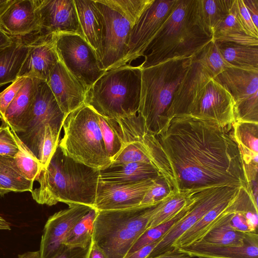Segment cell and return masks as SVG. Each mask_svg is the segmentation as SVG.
<instances>
[{
	"label": "cell",
	"instance_id": "obj_1",
	"mask_svg": "<svg viewBox=\"0 0 258 258\" xmlns=\"http://www.w3.org/2000/svg\"><path fill=\"white\" fill-rule=\"evenodd\" d=\"M226 131L214 122L187 115L173 117L156 136L177 190L249 187L238 145Z\"/></svg>",
	"mask_w": 258,
	"mask_h": 258
},
{
	"label": "cell",
	"instance_id": "obj_2",
	"mask_svg": "<svg viewBox=\"0 0 258 258\" xmlns=\"http://www.w3.org/2000/svg\"><path fill=\"white\" fill-rule=\"evenodd\" d=\"M100 172L66 155L58 146L35 180L39 185L31 191L32 198L49 206L61 202L94 208Z\"/></svg>",
	"mask_w": 258,
	"mask_h": 258
},
{
	"label": "cell",
	"instance_id": "obj_3",
	"mask_svg": "<svg viewBox=\"0 0 258 258\" xmlns=\"http://www.w3.org/2000/svg\"><path fill=\"white\" fill-rule=\"evenodd\" d=\"M195 0H177L171 14L147 47L142 69L164 61L190 58L213 40L196 22Z\"/></svg>",
	"mask_w": 258,
	"mask_h": 258
},
{
	"label": "cell",
	"instance_id": "obj_4",
	"mask_svg": "<svg viewBox=\"0 0 258 258\" xmlns=\"http://www.w3.org/2000/svg\"><path fill=\"white\" fill-rule=\"evenodd\" d=\"M193 57L174 58L142 69L137 113L151 134L158 135L168 125L167 110Z\"/></svg>",
	"mask_w": 258,
	"mask_h": 258
},
{
	"label": "cell",
	"instance_id": "obj_5",
	"mask_svg": "<svg viewBox=\"0 0 258 258\" xmlns=\"http://www.w3.org/2000/svg\"><path fill=\"white\" fill-rule=\"evenodd\" d=\"M142 71L140 66L125 65L106 71L87 90L85 104L108 118L137 113Z\"/></svg>",
	"mask_w": 258,
	"mask_h": 258
},
{
	"label": "cell",
	"instance_id": "obj_6",
	"mask_svg": "<svg viewBox=\"0 0 258 258\" xmlns=\"http://www.w3.org/2000/svg\"><path fill=\"white\" fill-rule=\"evenodd\" d=\"M158 205L98 211L94 221L93 241L106 258L125 257L135 241L147 229Z\"/></svg>",
	"mask_w": 258,
	"mask_h": 258
},
{
	"label": "cell",
	"instance_id": "obj_7",
	"mask_svg": "<svg viewBox=\"0 0 258 258\" xmlns=\"http://www.w3.org/2000/svg\"><path fill=\"white\" fill-rule=\"evenodd\" d=\"M63 136L58 146L75 161L100 171L111 163L104 146L98 114L83 104L69 113L63 122Z\"/></svg>",
	"mask_w": 258,
	"mask_h": 258
},
{
	"label": "cell",
	"instance_id": "obj_8",
	"mask_svg": "<svg viewBox=\"0 0 258 258\" xmlns=\"http://www.w3.org/2000/svg\"><path fill=\"white\" fill-rule=\"evenodd\" d=\"M65 117L46 81L38 79L33 103L15 133L37 157L45 126L60 133Z\"/></svg>",
	"mask_w": 258,
	"mask_h": 258
},
{
	"label": "cell",
	"instance_id": "obj_9",
	"mask_svg": "<svg viewBox=\"0 0 258 258\" xmlns=\"http://www.w3.org/2000/svg\"><path fill=\"white\" fill-rule=\"evenodd\" d=\"M35 1L37 30L16 40L29 46L51 41L60 34H78L84 38L74 0Z\"/></svg>",
	"mask_w": 258,
	"mask_h": 258
},
{
	"label": "cell",
	"instance_id": "obj_10",
	"mask_svg": "<svg viewBox=\"0 0 258 258\" xmlns=\"http://www.w3.org/2000/svg\"><path fill=\"white\" fill-rule=\"evenodd\" d=\"M54 44L59 61L87 91L106 72L95 50L81 36L58 34Z\"/></svg>",
	"mask_w": 258,
	"mask_h": 258
},
{
	"label": "cell",
	"instance_id": "obj_11",
	"mask_svg": "<svg viewBox=\"0 0 258 258\" xmlns=\"http://www.w3.org/2000/svg\"><path fill=\"white\" fill-rule=\"evenodd\" d=\"M106 118L124 144L136 142L140 145L170 189L176 190L175 179L169 162L156 136L147 131L140 115L137 113L116 119Z\"/></svg>",
	"mask_w": 258,
	"mask_h": 258
},
{
	"label": "cell",
	"instance_id": "obj_12",
	"mask_svg": "<svg viewBox=\"0 0 258 258\" xmlns=\"http://www.w3.org/2000/svg\"><path fill=\"white\" fill-rule=\"evenodd\" d=\"M104 20L99 60L105 71L120 67L133 25L119 13L95 0Z\"/></svg>",
	"mask_w": 258,
	"mask_h": 258
},
{
	"label": "cell",
	"instance_id": "obj_13",
	"mask_svg": "<svg viewBox=\"0 0 258 258\" xmlns=\"http://www.w3.org/2000/svg\"><path fill=\"white\" fill-rule=\"evenodd\" d=\"M238 189V188L221 186L201 191L195 203L186 214L168 230L147 258L172 250V244L180 236L192 227L213 208L233 198Z\"/></svg>",
	"mask_w": 258,
	"mask_h": 258
},
{
	"label": "cell",
	"instance_id": "obj_14",
	"mask_svg": "<svg viewBox=\"0 0 258 258\" xmlns=\"http://www.w3.org/2000/svg\"><path fill=\"white\" fill-rule=\"evenodd\" d=\"M177 0H154L131 31L125 55L120 66L143 56L162 25L173 10Z\"/></svg>",
	"mask_w": 258,
	"mask_h": 258
},
{
	"label": "cell",
	"instance_id": "obj_15",
	"mask_svg": "<svg viewBox=\"0 0 258 258\" xmlns=\"http://www.w3.org/2000/svg\"><path fill=\"white\" fill-rule=\"evenodd\" d=\"M190 115L214 122L228 131L236 121L234 99L224 88L212 79Z\"/></svg>",
	"mask_w": 258,
	"mask_h": 258
},
{
	"label": "cell",
	"instance_id": "obj_16",
	"mask_svg": "<svg viewBox=\"0 0 258 258\" xmlns=\"http://www.w3.org/2000/svg\"><path fill=\"white\" fill-rule=\"evenodd\" d=\"M212 79L207 70L194 57L167 110L166 116L169 122L175 116L191 114L205 87Z\"/></svg>",
	"mask_w": 258,
	"mask_h": 258
},
{
	"label": "cell",
	"instance_id": "obj_17",
	"mask_svg": "<svg viewBox=\"0 0 258 258\" xmlns=\"http://www.w3.org/2000/svg\"><path fill=\"white\" fill-rule=\"evenodd\" d=\"M157 178L131 183H106L99 181L94 208L98 211H106L139 206L145 195L153 185Z\"/></svg>",
	"mask_w": 258,
	"mask_h": 258
},
{
	"label": "cell",
	"instance_id": "obj_18",
	"mask_svg": "<svg viewBox=\"0 0 258 258\" xmlns=\"http://www.w3.org/2000/svg\"><path fill=\"white\" fill-rule=\"evenodd\" d=\"M92 208L86 205H74L50 216L41 237V258H51L75 225Z\"/></svg>",
	"mask_w": 258,
	"mask_h": 258
},
{
	"label": "cell",
	"instance_id": "obj_19",
	"mask_svg": "<svg viewBox=\"0 0 258 258\" xmlns=\"http://www.w3.org/2000/svg\"><path fill=\"white\" fill-rule=\"evenodd\" d=\"M46 82L66 116L85 104L87 90L58 61Z\"/></svg>",
	"mask_w": 258,
	"mask_h": 258
},
{
	"label": "cell",
	"instance_id": "obj_20",
	"mask_svg": "<svg viewBox=\"0 0 258 258\" xmlns=\"http://www.w3.org/2000/svg\"><path fill=\"white\" fill-rule=\"evenodd\" d=\"M35 0H15L0 16V29L13 39H19L38 28Z\"/></svg>",
	"mask_w": 258,
	"mask_h": 258
},
{
	"label": "cell",
	"instance_id": "obj_21",
	"mask_svg": "<svg viewBox=\"0 0 258 258\" xmlns=\"http://www.w3.org/2000/svg\"><path fill=\"white\" fill-rule=\"evenodd\" d=\"M177 249L190 257L258 258V235L257 232L247 233L241 245H216L198 240Z\"/></svg>",
	"mask_w": 258,
	"mask_h": 258
},
{
	"label": "cell",
	"instance_id": "obj_22",
	"mask_svg": "<svg viewBox=\"0 0 258 258\" xmlns=\"http://www.w3.org/2000/svg\"><path fill=\"white\" fill-rule=\"evenodd\" d=\"M55 37L49 41L29 45L18 77L46 81L53 68L59 61L55 47Z\"/></svg>",
	"mask_w": 258,
	"mask_h": 258
},
{
	"label": "cell",
	"instance_id": "obj_23",
	"mask_svg": "<svg viewBox=\"0 0 258 258\" xmlns=\"http://www.w3.org/2000/svg\"><path fill=\"white\" fill-rule=\"evenodd\" d=\"M231 133L238 145L246 173L258 171V123L235 121Z\"/></svg>",
	"mask_w": 258,
	"mask_h": 258
},
{
	"label": "cell",
	"instance_id": "obj_24",
	"mask_svg": "<svg viewBox=\"0 0 258 258\" xmlns=\"http://www.w3.org/2000/svg\"><path fill=\"white\" fill-rule=\"evenodd\" d=\"M84 38L98 57L104 29L103 17L95 0H74Z\"/></svg>",
	"mask_w": 258,
	"mask_h": 258
},
{
	"label": "cell",
	"instance_id": "obj_25",
	"mask_svg": "<svg viewBox=\"0 0 258 258\" xmlns=\"http://www.w3.org/2000/svg\"><path fill=\"white\" fill-rule=\"evenodd\" d=\"M213 79L231 94L234 103L258 92V72L231 68Z\"/></svg>",
	"mask_w": 258,
	"mask_h": 258
},
{
	"label": "cell",
	"instance_id": "obj_26",
	"mask_svg": "<svg viewBox=\"0 0 258 258\" xmlns=\"http://www.w3.org/2000/svg\"><path fill=\"white\" fill-rule=\"evenodd\" d=\"M160 176L159 171L153 164L134 162L109 166L101 170L99 181L106 183H131L156 179Z\"/></svg>",
	"mask_w": 258,
	"mask_h": 258
},
{
	"label": "cell",
	"instance_id": "obj_27",
	"mask_svg": "<svg viewBox=\"0 0 258 258\" xmlns=\"http://www.w3.org/2000/svg\"><path fill=\"white\" fill-rule=\"evenodd\" d=\"M234 0H195L196 22L207 34H213L229 13Z\"/></svg>",
	"mask_w": 258,
	"mask_h": 258
},
{
	"label": "cell",
	"instance_id": "obj_28",
	"mask_svg": "<svg viewBox=\"0 0 258 258\" xmlns=\"http://www.w3.org/2000/svg\"><path fill=\"white\" fill-rule=\"evenodd\" d=\"M38 79L26 78L25 82L7 108L2 122L17 132L18 127L30 110L35 99Z\"/></svg>",
	"mask_w": 258,
	"mask_h": 258
},
{
	"label": "cell",
	"instance_id": "obj_29",
	"mask_svg": "<svg viewBox=\"0 0 258 258\" xmlns=\"http://www.w3.org/2000/svg\"><path fill=\"white\" fill-rule=\"evenodd\" d=\"M232 201L226 210L199 240L221 245H241L244 244L247 233L236 231L229 224V221L234 213L231 207Z\"/></svg>",
	"mask_w": 258,
	"mask_h": 258
},
{
	"label": "cell",
	"instance_id": "obj_30",
	"mask_svg": "<svg viewBox=\"0 0 258 258\" xmlns=\"http://www.w3.org/2000/svg\"><path fill=\"white\" fill-rule=\"evenodd\" d=\"M13 40L10 45L0 48V87L13 83L18 78L29 50V46Z\"/></svg>",
	"mask_w": 258,
	"mask_h": 258
},
{
	"label": "cell",
	"instance_id": "obj_31",
	"mask_svg": "<svg viewBox=\"0 0 258 258\" xmlns=\"http://www.w3.org/2000/svg\"><path fill=\"white\" fill-rule=\"evenodd\" d=\"M194 190H172L157 206L150 220L148 229L165 223L173 219L193 199Z\"/></svg>",
	"mask_w": 258,
	"mask_h": 258
},
{
	"label": "cell",
	"instance_id": "obj_32",
	"mask_svg": "<svg viewBox=\"0 0 258 258\" xmlns=\"http://www.w3.org/2000/svg\"><path fill=\"white\" fill-rule=\"evenodd\" d=\"M33 183L20 171L14 157L0 155V196L11 192H31Z\"/></svg>",
	"mask_w": 258,
	"mask_h": 258
},
{
	"label": "cell",
	"instance_id": "obj_33",
	"mask_svg": "<svg viewBox=\"0 0 258 258\" xmlns=\"http://www.w3.org/2000/svg\"><path fill=\"white\" fill-rule=\"evenodd\" d=\"M215 42L221 55L229 63L235 68L258 72V46Z\"/></svg>",
	"mask_w": 258,
	"mask_h": 258
},
{
	"label": "cell",
	"instance_id": "obj_34",
	"mask_svg": "<svg viewBox=\"0 0 258 258\" xmlns=\"http://www.w3.org/2000/svg\"><path fill=\"white\" fill-rule=\"evenodd\" d=\"M234 196L217 205L206 213L192 227L174 242L171 246L172 249L187 246L200 240L229 207Z\"/></svg>",
	"mask_w": 258,
	"mask_h": 258
},
{
	"label": "cell",
	"instance_id": "obj_35",
	"mask_svg": "<svg viewBox=\"0 0 258 258\" xmlns=\"http://www.w3.org/2000/svg\"><path fill=\"white\" fill-rule=\"evenodd\" d=\"M213 40L246 46H258V38L249 36L243 31L237 20L233 4L228 15L214 31Z\"/></svg>",
	"mask_w": 258,
	"mask_h": 258
},
{
	"label": "cell",
	"instance_id": "obj_36",
	"mask_svg": "<svg viewBox=\"0 0 258 258\" xmlns=\"http://www.w3.org/2000/svg\"><path fill=\"white\" fill-rule=\"evenodd\" d=\"M98 211L92 208L73 227L63 244L72 246L86 248L93 240L94 225Z\"/></svg>",
	"mask_w": 258,
	"mask_h": 258
},
{
	"label": "cell",
	"instance_id": "obj_37",
	"mask_svg": "<svg viewBox=\"0 0 258 258\" xmlns=\"http://www.w3.org/2000/svg\"><path fill=\"white\" fill-rule=\"evenodd\" d=\"M194 57L207 70L212 79L229 68H235L225 60L213 40Z\"/></svg>",
	"mask_w": 258,
	"mask_h": 258
},
{
	"label": "cell",
	"instance_id": "obj_38",
	"mask_svg": "<svg viewBox=\"0 0 258 258\" xmlns=\"http://www.w3.org/2000/svg\"><path fill=\"white\" fill-rule=\"evenodd\" d=\"M12 132L14 135L18 147V151L14 157L16 165L27 178L34 181L42 169L40 163L16 134Z\"/></svg>",
	"mask_w": 258,
	"mask_h": 258
},
{
	"label": "cell",
	"instance_id": "obj_39",
	"mask_svg": "<svg viewBox=\"0 0 258 258\" xmlns=\"http://www.w3.org/2000/svg\"><path fill=\"white\" fill-rule=\"evenodd\" d=\"M116 11L134 26L154 0H101Z\"/></svg>",
	"mask_w": 258,
	"mask_h": 258
},
{
	"label": "cell",
	"instance_id": "obj_40",
	"mask_svg": "<svg viewBox=\"0 0 258 258\" xmlns=\"http://www.w3.org/2000/svg\"><path fill=\"white\" fill-rule=\"evenodd\" d=\"M59 136L60 133L50 125L48 124L45 126L44 136L39 145L37 156L42 168L48 164L58 146Z\"/></svg>",
	"mask_w": 258,
	"mask_h": 258
},
{
	"label": "cell",
	"instance_id": "obj_41",
	"mask_svg": "<svg viewBox=\"0 0 258 258\" xmlns=\"http://www.w3.org/2000/svg\"><path fill=\"white\" fill-rule=\"evenodd\" d=\"M98 121L105 149L111 161L123 147L124 144L107 118L98 114Z\"/></svg>",
	"mask_w": 258,
	"mask_h": 258
},
{
	"label": "cell",
	"instance_id": "obj_42",
	"mask_svg": "<svg viewBox=\"0 0 258 258\" xmlns=\"http://www.w3.org/2000/svg\"><path fill=\"white\" fill-rule=\"evenodd\" d=\"M134 162H145L153 164L149 157L138 144L135 142L126 143H124L120 151L111 160L110 166Z\"/></svg>",
	"mask_w": 258,
	"mask_h": 258
},
{
	"label": "cell",
	"instance_id": "obj_43",
	"mask_svg": "<svg viewBox=\"0 0 258 258\" xmlns=\"http://www.w3.org/2000/svg\"><path fill=\"white\" fill-rule=\"evenodd\" d=\"M234 113L237 121L258 123V92L234 103Z\"/></svg>",
	"mask_w": 258,
	"mask_h": 258
},
{
	"label": "cell",
	"instance_id": "obj_44",
	"mask_svg": "<svg viewBox=\"0 0 258 258\" xmlns=\"http://www.w3.org/2000/svg\"><path fill=\"white\" fill-rule=\"evenodd\" d=\"M162 176L158 177L153 185L147 191L141 205H154L160 203L171 191Z\"/></svg>",
	"mask_w": 258,
	"mask_h": 258
},
{
	"label": "cell",
	"instance_id": "obj_45",
	"mask_svg": "<svg viewBox=\"0 0 258 258\" xmlns=\"http://www.w3.org/2000/svg\"><path fill=\"white\" fill-rule=\"evenodd\" d=\"M233 8L237 20L244 32L249 36L258 38V29L253 23L243 0H234Z\"/></svg>",
	"mask_w": 258,
	"mask_h": 258
},
{
	"label": "cell",
	"instance_id": "obj_46",
	"mask_svg": "<svg viewBox=\"0 0 258 258\" xmlns=\"http://www.w3.org/2000/svg\"><path fill=\"white\" fill-rule=\"evenodd\" d=\"M18 151L14 134L9 126L3 122L0 126V155L14 157Z\"/></svg>",
	"mask_w": 258,
	"mask_h": 258
},
{
	"label": "cell",
	"instance_id": "obj_47",
	"mask_svg": "<svg viewBox=\"0 0 258 258\" xmlns=\"http://www.w3.org/2000/svg\"><path fill=\"white\" fill-rule=\"evenodd\" d=\"M27 77H18L0 93V118L3 119L5 111L25 82Z\"/></svg>",
	"mask_w": 258,
	"mask_h": 258
},
{
	"label": "cell",
	"instance_id": "obj_48",
	"mask_svg": "<svg viewBox=\"0 0 258 258\" xmlns=\"http://www.w3.org/2000/svg\"><path fill=\"white\" fill-rule=\"evenodd\" d=\"M90 245L82 248L62 244L51 258H87Z\"/></svg>",
	"mask_w": 258,
	"mask_h": 258
},
{
	"label": "cell",
	"instance_id": "obj_49",
	"mask_svg": "<svg viewBox=\"0 0 258 258\" xmlns=\"http://www.w3.org/2000/svg\"><path fill=\"white\" fill-rule=\"evenodd\" d=\"M250 211H234V213L229 221L230 226L233 229L239 232L243 233L253 232L250 227L246 216V213Z\"/></svg>",
	"mask_w": 258,
	"mask_h": 258
},
{
	"label": "cell",
	"instance_id": "obj_50",
	"mask_svg": "<svg viewBox=\"0 0 258 258\" xmlns=\"http://www.w3.org/2000/svg\"><path fill=\"white\" fill-rule=\"evenodd\" d=\"M251 20L258 29V0H243Z\"/></svg>",
	"mask_w": 258,
	"mask_h": 258
},
{
	"label": "cell",
	"instance_id": "obj_51",
	"mask_svg": "<svg viewBox=\"0 0 258 258\" xmlns=\"http://www.w3.org/2000/svg\"><path fill=\"white\" fill-rule=\"evenodd\" d=\"M159 241L145 245L126 256L125 258H147Z\"/></svg>",
	"mask_w": 258,
	"mask_h": 258
},
{
	"label": "cell",
	"instance_id": "obj_52",
	"mask_svg": "<svg viewBox=\"0 0 258 258\" xmlns=\"http://www.w3.org/2000/svg\"><path fill=\"white\" fill-rule=\"evenodd\" d=\"M150 258H190V257L177 249H173Z\"/></svg>",
	"mask_w": 258,
	"mask_h": 258
},
{
	"label": "cell",
	"instance_id": "obj_53",
	"mask_svg": "<svg viewBox=\"0 0 258 258\" xmlns=\"http://www.w3.org/2000/svg\"><path fill=\"white\" fill-rule=\"evenodd\" d=\"M87 258H106V256L103 251L92 240Z\"/></svg>",
	"mask_w": 258,
	"mask_h": 258
},
{
	"label": "cell",
	"instance_id": "obj_54",
	"mask_svg": "<svg viewBox=\"0 0 258 258\" xmlns=\"http://www.w3.org/2000/svg\"><path fill=\"white\" fill-rule=\"evenodd\" d=\"M13 39L0 29V48L12 44Z\"/></svg>",
	"mask_w": 258,
	"mask_h": 258
},
{
	"label": "cell",
	"instance_id": "obj_55",
	"mask_svg": "<svg viewBox=\"0 0 258 258\" xmlns=\"http://www.w3.org/2000/svg\"><path fill=\"white\" fill-rule=\"evenodd\" d=\"M18 258H41L39 250L35 251H28L23 254H19Z\"/></svg>",
	"mask_w": 258,
	"mask_h": 258
},
{
	"label": "cell",
	"instance_id": "obj_56",
	"mask_svg": "<svg viewBox=\"0 0 258 258\" xmlns=\"http://www.w3.org/2000/svg\"><path fill=\"white\" fill-rule=\"evenodd\" d=\"M15 0H0V16L6 11Z\"/></svg>",
	"mask_w": 258,
	"mask_h": 258
},
{
	"label": "cell",
	"instance_id": "obj_57",
	"mask_svg": "<svg viewBox=\"0 0 258 258\" xmlns=\"http://www.w3.org/2000/svg\"><path fill=\"white\" fill-rule=\"evenodd\" d=\"M11 225L9 222L0 216V230H11Z\"/></svg>",
	"mask_w": 258,
	"mask_h": 258
},
{
	"label": "cell",
	"instance_id": "obj_58",
	"mask_svg": "<svg viewBox=\"0 0 258 258\" xmlns=\"http://www.w3.org/2000/svg\"><path fill=\"white\" fill-rule=\"evenodd\" d=\"M197 258H211V257H205V256H198L197 257Z\"/></svg>",
	"mask_w": 258,
	"mask_h": 258
}]
</instances>
